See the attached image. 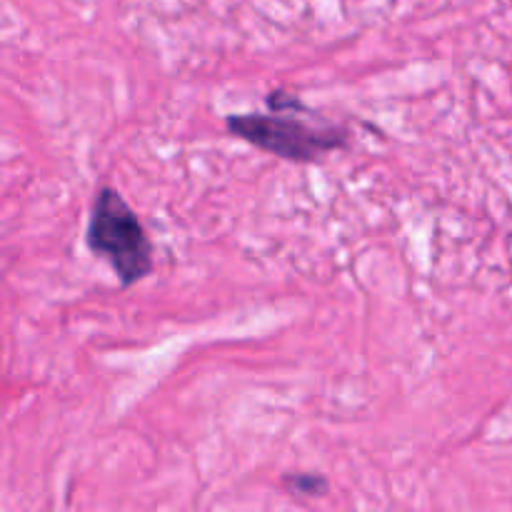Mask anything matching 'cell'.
I'll return each instance as SVG.
<instances>
[{
    "label": "cell",
    "instance_id": "cell-1",
    "mask_svg": "<svg viewBox=\"0 0 512 512\" xmlns=\"http://www.w3.org/2000/svg\"><path fill=\"white\" fill-rule=\"evenodd\" d=\"M85 243L95 258H103L113 268L123 288H130L153 273V243L118 190H98L90 208Z\"/></svg>",
    "mask_w": 512,
    "mask_h": 512
},
{
    "label": "cell",
    "instance_id": "cell-2",
    "mask_svg": "<svg viewBox=\"0 0 512 512\" xmlns=\"http://www.w3.org/2000/svg\"><path fill=\"white\" fill-rule=\"evenodd\" d=\"M288 113L290 110L228 115L225 125L245 143L293 163H318L348 140V130L340 125H313Z\"/></svg>",
    "mask_w": 512,
    "mask_h": 512
},
{
    "label": "cell",
    "instance_id": "cell-3",
    "mask_svg": "<svg viewBox=\"0 0 512 512\" xmlns=\"http://www.w3.org/2000/svg\"><path fill=\"white\" fill-rule=\"evenodd\" d=\"M285 488L293 495H300V498H320V495L328 493V480L310 473L288 475V478H285Z\"/></svg>",
    "mask_w": 512,
    "mask_h": 512
}]
</instances>
